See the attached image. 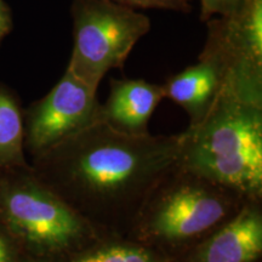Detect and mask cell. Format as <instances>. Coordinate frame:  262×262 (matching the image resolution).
Masks as SVG:
<instances>
[{
  "label": "cell",
  "instance_id": "6da1fadb",
  "mask_svg": "<svg viewBox=\"0 0 262 262\" xmlns=\"http://www.w3.org/2000/svg\"><path fill=\"white\" fill-rule=\"evenodd\" d=\"M178 135L133 136L98 120L31 165L98 238H127L147 196L178 162Z\"/></svg>",
  "mask_w": 262,
  "mask_h": 262
},
{
  "label": "cell",
  "instance_id": "7a4b0ae2",
  "mask_svg": "<svg viewBox=\"0 0 262 262\" xmlns=\"http://www.w3.org/2000/svg\"><path fill=\"white\" fill-rule=\"evenodd\" d=\"M178 137L179 165L262 199V77H225L204 119Z\"/></svg>",
  "mask_w": 262,
  "mask_h": 262
},
{
  "label": "cell",
  "instance_id": "3957f363",
  "mask_svg": "<svg viewBox=\"0 0 262 262\" xmlns=\"http://www.w3.org/2000/svg\"><path fill=\"white\" fill-rule=\"evenodd\" d=\"M248 201L176 163L147 196L127 238L168 260L234 217Z\"/></svg>",
  "mask_w": 262,
  "mask_h": 262
},
{
  "label": "cell",
  "instance_id": "277c9868",
  "mask_svg": "<svg viewBox=\"0 0 262 262\" xmlns=\"http://www.w3.org/2000/svg\"><path fill=\"white\" fill-rule=\"evenodd\" d=\"M0 222L27 258L68 262L100 241L28 168L0 170Z\"/></svg>",
  "mask_w": 262,
  "mask_h": 262
},
{
  "label": "cell",
  "instance_id": "5b68a950",
  "mask_svg": "<svg viewBox=\"0 0 262 262\" xmlns=\"http://www.w3.org/2000/svg\"><path fill=\"white\" fill-rule=\"evenodd\" d=\"M73 50L67 71L97 91L113 68L124 66L150 29L147 15L113 0H73Z\"/></svg>",
  "mask_w": 262,
  "mask_h": 262
},
{
  "label": "cell",
  "instance_id": "8992f818",
  "mask_svg": "<svg viewBox=\"0 0 262 262\" xmlns=\"http://www.w3.org/2000/svg\"><path fill=\"white\" fill-rule=\"evenodd\" d=\"M98 120L96 91L66 70L44 97L24 110L25 150L37 158Z\"/></svg>",
  "mask_w": 262,
  "mask_h": 262
},
{
  "label": "cell",
  "instance_id": "52a82bcc",
  "mask_svg": "<svg viewBox=\"0 0 262 262\" xmlns=\"http://www.w3.org/2000/svg\"><path fill=\"white\" fill-rule=\"evenodd\" d=\"M262 199H249L234 217L166 262H260Z\"/></svg>",
  "mask_w": 262,
  "mask_h": 262
},
{
  "label": "cell",
  "instance_id": "ba28073f",
  "mask_svg": "<svg viewBox=\"0 0 262 262\" xmlns=\"http://www.w3.org/2000/svg\"><path fill=\"white\" fill-rule=\"evenodd\" d=\"M107 101L101 104V122L133 136L150 134L148 123L165 98L163 85L143 79H112Z\"/></svg>",
  "mask_w": 262,
  "mask_h": 262
},
{
  "label": "cell",
  "instance_id": "9c48e42d",
  "mask_svg": "<svg viewBox=\"0 0 262 262\" xmlns=\"http://www.w3.org/2000/svg\"><path fill=\"white\" fill-rule=\"evenodd\" d=\"M225 73L219 61L202 52L195 64L170 77L163 85L164 96L181 106L189 117V126L201 123L224 85Z\"/></svg>",
  "mask_w": 262,
  "mask_h": 262
},
{
  "label": "cell",
  "instance_id": "30bf717a",
  "mask_svg": "<svg viewBox=\"0 0 262 262\" xmlns=\"http://www.w3.org/2000/svg\"><path fill=\"white\" fill-rule=\"evenodd\" d=\"M25 152L24 110L17 95L0 83V170L31 166Z\"/></svg>",
  "mask_w": 262,
  "mask_h": 262
},
{
  "label": "cell",
  "instance_id": "8fae6325",
  "mask_svg": "<svg viewBox=\"0 0 262 262\" xmlns=\"http://www.w3.org/2000/svg\"><path fill=\"white\" fill-rule=\"evenodd\" d=\"M71 262H166V258L129 238H108L100 239Z\"/></svg>",
  "mask_w": 262,
  "mask_h": 262
},
{
  "label": "cell",
  "instance_id": "7c38bea8",
  "mask_svg": "<svg viewBox=\"0 0 262 262\" xmlns=\"http://www.w3.org/2000/svg\"><path fill=\"white\" fill-rule=\"evenodd\" d=\"M245 2L247 0H201V19L208 22L217 16L231 14Z\"/></svg>",
  "mask_w": 262,
  "mask_h": 262
},
{
  "label": "cell",
  "instance_id": "4fadbf2b",
  "mask_svg": "<svg viewBox=\"0 0 262 262\" xmlns=\"http://www.w3.org/2000/svg\"><path fill=\"white\" fill-rule=\"evenodd\" d=\"M119 4L141 9H163L179 12L191 11V5L187 0H113Z\"/></svg>",
  "mask_w": 262,
  "mask_h": 262
},
{
  "label": "cell",
  "instance_id": "5bb4252c",
  "mask_svg": "<svg viewBox=\"0 0 262 262\" xmlns=\"http://www.w3.org/2000/svg\"><path fill=\"white\" fill-rule=\"evenodd\" d=\"M27 257L0 222V262H26Z\"/></svg>",
  "mask_w": 262,
  "mask_h": 262
},
{
  "label": "cell",
  "instance_id": "9a60e30c",
  "mask_svg": "<svg viewBox=\"0 0 262 262\" xmlns=\"http://www.w3.org/2000/svg\"><path fill=\"white\" fill-rule=\"evenodd\" d=\"M12 15L5 0H0V42L12 29Z\"/></svg>",
  "mask_w": 262,
  "mask_h": 262
},
{
  "label": "cell",
  "instance_id": "2e32d148",
  "mask_svg": "<svg viewBox=\"0 0 262 262\" xmlns=\"http://www.w3.org/2000/svg\"><path fill=\"white\" fill-rule=\"evenodd\" d=\"M26 262H48V261H37V260H32V258H27ZM68 262H71V261H68Z\"/></svg>",
  "mask_w": 262,
  "mask_h": 262
},
{
  "label": "cell",
  "instance_id": "e0dca14e",
  "mask_svg": "<svg viewBox=\"0 0 262 262\" xmlns=\"http://www.w3.org/2000/svg\"><path fill=\"white\" fill-rule=\"evenodd\" d=\"M187 2H191V0H187Z\"/></svg>",
  "mask_w": 262,
  "mask_h": 262
}]
</instances>
